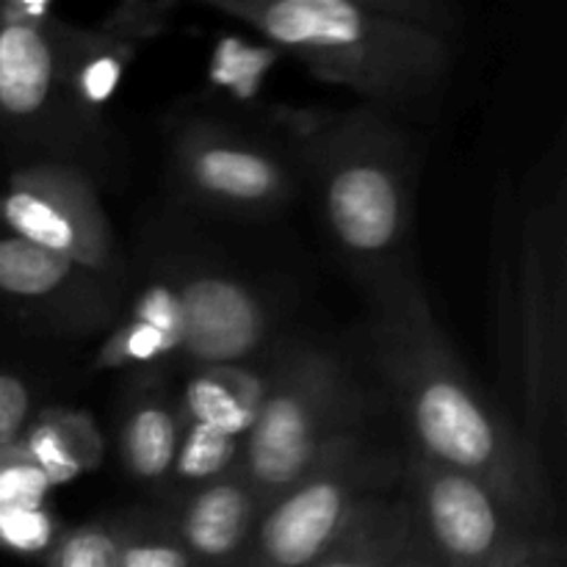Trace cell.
<instances>
[{"instance_id": "cell-26", "label": "cell", "mask_w": 567, "mask_h": 567, "mask_svg": "<svg viewBox=\"0 0 567 567\" xmlns=\"http://www.w3.org/2000/svg\"><path fill=\"white\" fill-rule=\"evenodd\" d=\"M565 543L557 532H548L540 535L537 540H532L529 546L520 548L515 557H509L507 563L498 567H565Z\"/></svg>"}, {"instance_id": "cell-19", "label": "cell", "mask_w": 567, "mask_h": 567, "mask_svg": "<svg viewBox=\"0 0 567 567\" xmlns=\"http://www.w3.org/2000/svg\"><path fill=\"white\" fill-rule=\"evenodd\" d=\"M20 446L53 487L89 474L103 460V435L89 413L66 408L37 410Z\"/></svg>"}, {"instance_id": "cell-21", "label": "cell", "mask_w": 567, "mask_h": 567, "mask_svg": "<svg viewBox=\"0 0 567 567\" xmlns=\"http://www.w3.org/2000/svg\"><path fill=\"white\" fill-rule=\"evenodd\" d=\"M244 441L197 424H181V443H177L175 465H172L169 491L186 493L203 487L219 476L238 468Z\"/></svg>"}, {"instance_id": "cell-4", "label": "cell", "mask_w": 567, "mask_h": 567, "mask_svg": "<svg viewBox=\"0 0 567 567\" xmlns=\"http://www.w3.org/2000/svg\"><path fill=\"white\" fill-rule=\"evenodd\" d=\"M244 22L319 81L382 111L435 103L452 70V37L404 22L377 0H203Z\"/></svg>"}, {"instance_id": "cell-17", "label": "cell", "mask_w": 567, "mask_h": 567, "mask_svg": "<svg viewBox=\"0 0 567 567\" xmlns=\"http://www.w3.org/2000/svg\"><path fill=\"white\" fill-rule=\"evenodd\" d=\"M53 485L17 443L0 452V551L42 557L64 526L50 509Z\"/></svg>"}, {"instance_id": "cell-11", "label": "cell", "mask_w": 567, "mask_h": 567, "mask_svg": "<svg viewBox=\"0 0 567 567\" xmlns=\"http://www.w3.org/2000/svg\"><path fill=\"white\" fill-rule=\"evenodd\" d=\"M183 310L177 369L258 365L280 343L277 310L258 286L236 271L205 260H169Z\"/></svg>"}, {"instance_id": "cell-15", "label": "cell", "mask_w": 567, "mask_h": 567, "mask_svg": "<svg viewBox=\"0 0 567 567\" xmlns=\"http://www.w3.org/2000/svg\"><path fill=\"white\" fill-rule=\"evenodd\" d=\"M177 443H181L177 393L169 391L164 374L136 377L116 424L122 468L138 485L164 491L169 487Z\"/></svg>"}, {"instance_id": "cell-28", "label": "cell", "mask_w": 567, "mask_h": 567, "mask_svg": "<svg viewBox=\"0 0 567 567\" xmlns=\"http://www.w3.org/2000/svg\"><path fill=\"white\" fill-rule=\"evenodd\" d=\"M402 567H441L435 563V557L426 551L424 543L419 540V535H415V526H413V543H410V551H408V557H404Z\"/></svg>"}, {"instance_id": "cell-16", "label": "cell", "mask_w": 567, "mask_h": 567, "mask_svg": "<svg viewBox=\"0 0 567 567\" xmlns=\"http://www.w3.org/2000/svg\"><path fill=\"white\" fill-rule=\"evenodd\" d=\"M269 363L186 371V382L177 393L181 424L208 426L247 441L269 385Z\"/></svg>"}, {"instance_id": "cell-6", "label": "cell", "mask_w": 567, "mask_h": 567, "mask_svg": "<svg viewBox=\"0 0 567 567\" xmlns=\"http://www.w3.org/2000/svg\"><path fill=\"white\" fill-rule=\"evenodd\" d=\"M402 480V454L369 430L343 437L308 476L269 504L236 567H313L341 540L369 498Z\"/></svg>"}, {"instance_id": "cell-10", "label": "cell", "mask_w": 567, "mask_h": 567, "mask_svg": "<svg viewBox=\"0 0 567 567\" xmlns=\"http://www.w3.org/2000/svg\"><path fill=\"white\" fill-rule=\"evenodd\" d=\"M81 28L66 20L48 25L0 28V133L22 144L53 150L72 164L92 133L81 125L66 94V64Z\"/></svg>"}, {"instance_id": "cell-23", "label": "cell", "mask_w": 567, "mask_h": 567, "mask_svg": "<svg viewBox=\"0 0 567 567\" xmlns=\"http://www.w3.org/2000/svg\"><path fill=\"white\" fill-rule=\"evenodd\" d=\"M125 513L64 526L44 554V567H120Z\"/></svg>"}, {"instance_id": "cell-22", "label": "cell", "mask_w": 567, "mask_h": 567, "mask_svg": "<svg viewBox=\"0 0 567 567\" xmlns=\"http://www.w3.org/2000/svg\"><path fill=\"white\" fill-rule=\"evenodd\" d=\"M120 567H197L172 529L164 507L125 513V540Z\"/></svg>"}, {"instance_id": "cell-14", "label": "cell", "mask_w": 567, "mask_h": 567, "mask_svg": "<svg viewBox=\"0 0 567 567\" xmlns=\"http://www.w3.org/2000/svg\"><path fill=\"white\" fill-rule=\"evenodd\" d=\"M164 509L197 567H236L264 515L238 468L208 485L177 493Z\"/></svg>"}, {"instance_id": "cell-3", "label": "cell", "mask_w": 567, "mask_h": 567, "mask_svg": "<svg viewBox=\"0 0 567 567\" xmlns=\"http://www.w3.org/2000/svg\"><path fill=\"white\" fill-rule=\"evenodd\" d=\"M288 131L327 236L365 293L410 269L415 150L391 111L363 103L324 116L293 114Z\"/></svg>"}, {"instance_id": "cell-12", "label": "cell", "mask_w": 567, "mask_h": 567, "mask_svg": "<svg viewBox=\"0 0 567 567\" xmlns=\"http://www.w3.org/2000/svg\"><path fill=\"white\" fill-rule=\"evenodd\" d=\"M0 299L59 336H94L114 324L125 291L122 277L0 230Z\"/></svg>"}, {"instance_id": "cell-9", "label": "cell", "mask_w": 567, "mask_h": 567, "mask_svg": "<svg viewBox=\"0 0 567 567\" xmlns=\"http://www.w3.org/2000/svg\"><path fill=\"white\" fill-rule=\"evenodd\" d=\"M0 230L100 275L122 277L109 214L78 164L39 158L17 166L0 188Z\"/></svg>"}, {"instance_id": "cell-13", "label": "cell", "mask_w": 567, "mask_h": 567, "mask_svg": "<svg viewBox=\"0 0 567 567\" xmlns=\"http://www.w3.org/2000/svg\"><path fill=\"white\" fill-rule=\"evenodd\" d=\"M100 349L94 352V369L127 377L164 374L177 363L183 341V310L175 275L169 264L158 266L136 297L120 310L109 327Z\"/></svg>"}, {"instance_id": "cell-5", "label": "cell", "mask_w": 567, "mask_h": 567, "mask_svg": "<svg viewBox=\"0 0 567 567\" xmlns=\"http://www.w3.org/2000/svg\"><path fill=\"white\" fill-rule=\"evenodd\" d=\"M369 396L341 354L308 341L282 343L238 471L266 509L343 437L369 430Z\"/></svg>"}, {"instance_id": "cell-1", "label": "cell", "mask_w": 567, "mask_h": 567, "mask_svg": "<svg viewBox=\"0 0 567 567\" xmlns=\"http://www.w3.org/2000/svg\"><path fill=\"white\" fill-rule=\"evenodd\" d=\"M369 347L408 452L474 476L526 526L554 532L551 474L457 358L413 266L369 291Z\"/></svg>"}, {"instance_id": "cell-8", "label": "cell", "mask_w": 567, "mask_h": 567, "mask_svg": "<svg viewBox=\"0 0 567 567\" xmlns=\"http://www.w3.org/2000/svg\"><path fill=\"white\" fill-rule=\"evenodd\" d=\"M413 526L441 567H498L548 532L526 526L496 493L463 471L402 452Z\"/></svg>"}, {"instance_id": "cell-7", "label": "cell", "mask_w": 567, "mask_h": 567, "mask_svg": "<svg viewBox=\"0 0 567 567\" xmlns=\"http://www.w3.org/2000/svg\"><path fill=\"white\" fill-rule=\"evenodd\" d=\"M169 177L181 199L208 214L266 219L297 192V161L241 125L188 116L172 131Z\"/></svg>"}, {"instance_id": "cell-24", "label": "cell", "mask_w": 567, "mask_h": 567, "mask_svg": "<svg viewBox=\"0 0 567 567\" xmlns=\"http://www.w3.org/2000/svg\"><path fill=\"white\" fill-rule=\"evenodd\" d=\"M177 9H181V3H175V0H133V3L116 6V9L100 22L97 31L116 39H125V42L144 44L169 28L172 14H175Z\"/></svg>"}, {"instance_id": "cell-2", "label": "cell", "mask_w": 567, "mask_h": 567, "mask_svg": "<svg viewBox=\"0 0 567 567\" xmlns=\"http://www.w3.org/2000/svg\"><path fill=\"white\" fill-rule=\"evenodd\" d=\"M498 363L518 430L548 474L563 471L567 408V172L563 138L524 186L504 183L491 244Z\"/></svg>"}, {"instance_id": "cell-18", "label": "cell", "mask_w": 567, "mask_h": 567, "mask_svg": "<svg viewBox=\"0 0 567 567\" xmlns=\"http://www.w3.org/2000/svg\"><path fill=\"white\" fill-rule=\"evenodd\" d=\"M413 543V513L399 485L360 507L341 540L313 567H402Z\"/></svg>"}, {"instance_id": "cell-29", "label": "cell", "mask_w": 567, "mask_h": 567, "mask_svg": "<svg viewBox=\"0 0 567 567\" xmlns=\"http://www.w3.org/2000/svg\"><path fill=\"white\" fill-rule=\"evenodd\" d=\"M0 28H3V17H0Z\"/></svg>"}, {"instance_id": "cell-27", "label": "cell", "mask_w": 567, "mask_h": 567, "mask_svg": "<svg viewBox=\"0 0 567 567\" xmlns=\"http://www.w3.org/2000/svg\"><path fill=\"white\" fill-rule=\"evenodd\" d=\"M0 17L11 25H48L59 20V9L48 0H0Z\"/></svg>"}, {"instance_id": "cell-20", "label": "cell", "mask_w": 567, "mask_h": 567, "mask_svg": "<svg viewBox=\"0 0 567 567\" xmlns=\"http://www.w3.org/2000/svg\"><path fill=\"white\" fill-rule=\"evenodd\" d=\"M142 44L109 37L103 31L81 28L66 64V94L81 125L97 133L103 125L105 105L114 97L116 86L125 78L127 66L136 59Z\"/></svg>"}, {"instance_id": "cell-25", "label": "cell", "mask_w": 567, "mask_h": 567, "mask_svg": "<svg viewBox=\"0 0 567 567\" xmlns=\"http://www.w3.org/2000/svg\"><path fill=\"white\" fill-rule=\"evenodd\" d=\"M33 393L22 377L0 371V452L17 446L33 419Z\"/></svg>"}]
</instances>
